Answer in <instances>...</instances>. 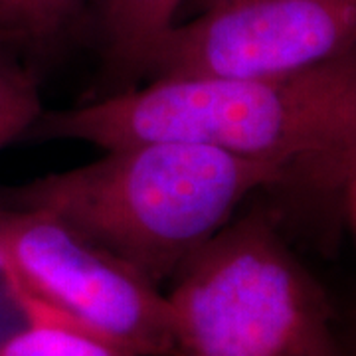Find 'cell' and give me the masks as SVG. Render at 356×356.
<instances>
[{
	"label": "cell",
	"mask_w": 356,
	"mask_h": 356,
	"mask_svg": "<svg viewBox=\"0 0 356 356\" xmlns=\"http://www.w3.org/2000/svg\"><path fill=\"white\" fill-rule=\"evenodd\" d=\"M4 289L20 315V327L0 341V356H133L6 277Z\"/></svg>",
	"instance_id": "8992f818"
},
{
	"label": "cell",
	"mask_w": 356,
	"mask_h": 356,
	"mask_svg": "<svg viewBox=\"0 0 356 356\" xmlns=\"http://www.w3.org/2000/svg\"><path fill=\"white\" fill-rule=\"evenodd\" d=\"M356 89V50L303 74L269 79L153 77L99 102L42 111L28 139H70L103 151L186 143L299 170L317 156Z\"/></svg>",
	"instance_id": "7a4b0ae2"
},
{
	"label": "cell",
	"mask_w": 356,
	"mask_h": 356,
	"mask_svg": "<svg viewBox=\"0 0 356 356\" xmlns=\"http://www.w3.org/2000/svg\"><path fill=\"white\" fill-rule=\"evenodd\" d=\"M166 301L168 356H334L321 293L259 214L188 257Z\"/></svg>",
	"instance_id": "3957f363"
},
{
	"label": "cell",
	"mask_w": 356,
	"mask_h": 356,
	"mask_svg": "<svg viewBox=\"0 0 356 356\" xmlns=\"http://www.w3.org/2000/svg\"><path fill=\"white\" fill-rule=\"evenodd\" d=\"M42 115L38 83L18 64L10 48L0 46V149L26 137Z\"/></svg>",
	"instance_id": "9c48e42d"
},
{
	"label": "cell",
	"mask_w": 356,
	"mask_h": 356,
	"mask_svg": "<svg viewBox=\"0 0 356 356\" xmlns=\"http://www.w3.org/2000/svg\"><path fill=\"white\" fill-rule=\"evenodd\" d=\"M81 0H0V46H38L51 40Z\"/></svg>",
	"instance_id": "ba28073f"
},
{
	"label": "cell",
	"mask_w": 356,
	"mask_h": 356,
	"mask_svg": "<svg viewBox=\"0 0 356 356\" xmlns=\"http://www.w3.org/2000/svg\"><path fill=\"white\" fill-rule=\"evenodd\" d=\"M356 50V0H226L168 30L153 77L269 79L303 74Z\"/></svg>",
	"instance_id": "5b68a950"
},
{
	"label": "cell",
	"mask_w": 356,
	"mask_h": 356,
	"mask_svg": "<svg viewBox=\"0 0 356 356\" xmlns=\"http://www.w3.org/2000/svg\"><path fill=\"white\" fill-rule=\"evenodd\" d=\"M4 277L99 331L133 356H168L165 293L64 220L0 200Z\"/></svg>",
	"instance_id": "277c9868"
},
{
	"label": "cell",
	"mask_w": 356,
	"mask_h": 356,
	"mask_svg": "<svg viewBox=\"0 0 356 356\" xmlns=\"http://www.w3.org/2000/svg\"><path fill=\"white\" fill-rule=\"evenodd\" d=\"M356 165V89L325 149L299 170L323 184L348 180Z\"/></svg>",
	"instance_id": "30bf717a"
},
{
	"label": "cell",
	"mask_w": 356,
	"mask_h": 356,
	"mask_svg": "<svg viewBox=\"0 0 356 356\" xmlns=\"http://www.w3.org/2000/svg\"><path fill=\"white\" fill-rule=\"evenodd\" d=\"M4 281V264H2V257H0V283Z\"/></svg>",
	"instance_id": "4fadbf2b"
},
{
	"label": "cell",
	"mask_w": 356,
	"mask_h": 356,
	"mask_svg": "<svg viewBox=\"0 0 356 356\" xmlns=\"http://www.w3.org/2000/svg\"><path fill=\"white\" fill-rule=\"evenodd\" d=\"M186 0H99L111 56L121 67L147 72L154 51L178 22Z\"/></svg>",
	"instance_id": "52a82bcc"
},
{
	"label": "cell",
	"mask_w": 356,
	"mask_h": 356,
	"mask_svg": "<svg viewBox=\"0 0 356 356\" xmlns=\"http://www.w3.org/2000/svg\"><path fill=\"white\" fill-rule=\"evenodd\" d=\"M191 2L194 4V8H196L198 13H202L206 8H212V6H216V4L226 2V0H191Z\"/></svg>",
	"instance_id": "8fae6325"
},
{
	"label": "cell",
	"mask_w": 356,
	"mask_h": 356,
	"mask_svg": "<svg viewBox=\"0 0 356 356\" xmlns=\"http://www.w3.org/2000/svg\"><path fill=\"white\" fill-rule=\"evenodd\" d=\"M287 178L271 163L186 143H135L36 178L0 200L50 212L156 285L224 228L257 188Z\"/></svg>",
	"instance_id": "6da1fadb"
},
{
	"label": "cell",
	"mask_w": 356,
	"mask_h": 356,
	"mask_svg": "<svg viewBox=\"0 0 356 356\" xmlns=\"http://www.w3.org/2000/svg\"><path fill=\"white\" fill-rule=\"evenodd\" d=\"M348 184H350V188H353V200H355V210H356V165L353 168V172H350V177L346 180Z\"/></svg>",
	"instance_id": "7c38bea8"
}]
</instances>
